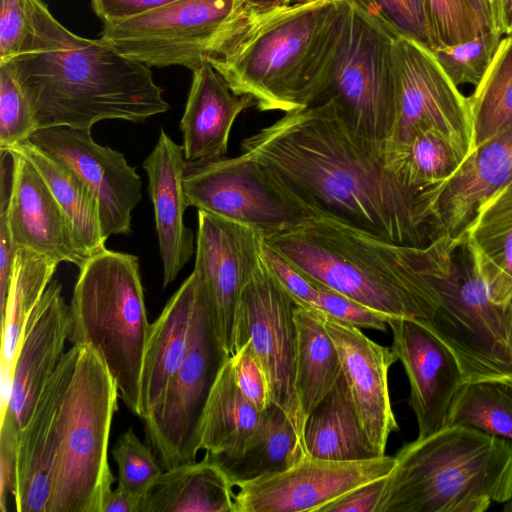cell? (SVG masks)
Instances as JSON below:
<instances>
[{
  "mask_svg": "<svg viewBox=\"0 0 512 512\" xmlns=\"http://www.w3.org/2000/svg\"><path fill=\"white\" fill-rule=\"evenodd\" d=\"M241 148L308 218L401 245L426 247L435 239L433 187L415 185L385 141L350 127L330 101L285 113Z\"/></svg>",
  "mask_w": 512,
  "mask_h": 512,
  "instance_id": "6da1fadb",
  "label": "cell"
},
{
  "mask_svg": "<svg viewBox=\"0 0 512 512\" xmlns=\"http://www.w3.org/2000/svg\"><path fill=\"white\" fill-rule=\"evenodd\" d=\"M264 242L311 282L389 317L421 321L437 303L436 279L450 237L408 246L331 219L307 218Z\"/></svg>",
  "mask_w": 512,
  "mask_h": 512,
  "instance_id": "7a4b0ae2",
  "label": "cell"
},
{
  "mask_svg": "<svg viewBox=\"0 0 512 512\" xmlns=\"http://www.w3.org/2000/svg\"><path fill=\"white\" fill-rule=\"evenodd\" d=\"M347 0L291 5L252 0L242 27L208 59L262 112L307 107L342 37Z\"/></svg>",
  "mask_w": 512,
  "mask_h": 512,
  "instance_id": "3957f363",
  "label": "cell"
},
{
  "mask_svg": "<svg viewBox=\"0 0 512 512\" xmlns=\"http://www.w3.org/2000/svg\"><path fill=\"white\" fill-rule=\"evenodd\" d=\"M4 63L25 94L37 129L91 130L106 119L140 123L169 109L150 68L100 39Z\"/></svg>",
  "mask_w": 512,
  "mask_h": 512,
  "instance_id": "277c9868",
  "label": "cell"
},
{
  "mask_svg": "<svg viewBox=\"0 0 512 512\" xmlns=\"http://www.w3.org/2000/svg\"><path fill=\"white\" fill-rule=\"evenodd\" d=\"M512 497V441L447 424L404 444L376 512H484Z\"/></svg>",
  "mask_w": 512,
  "mask_h": 512,
  "instance_id": "5b68a950",
  "label": "cell"
},
{
  "mask_svg": "<svg viewBox=\"0 0 512 512\" xmlns=\"http://www.w3.org/2000/svg\"><path fill=\"white\" fill-rule=\"evenodd\" d=\"M79 270L69 305L67 340L96 351L116 383L119 398L140 417L150 324L138 257L106 248Z\"/></svg>",
  "mask_w": 512,
  "mask_h": 512,
  "instance_id": "8992f818",
  "label": "cell"
},
{
  "mask_svg": "<svg viewBox=\"0 0 512 512\" xmlns=\"http://www.w3.org/2000/svg\"><path fill=\"white\" fill-rule=\"evenodd\" d=\"M118 398L116 383L96 351L79 347L58 414L48 512H102L115 481L107 456Z\"/></svg>",
  "mask_w": 512,
  "mask_h": 512,
  "instance_id": "52a82bcc",
  "label": "cell"
},
{
  "mask_svg": "<svg viewBox=\"0 0 512 512\" xmlns=\"http://www.w3.org/2000/svg\"><path fill=\"white\" fill-rule=\"evenodd\" d=\"M436 290L434 309L418 322L450 350L464 383L512 390V302L491 300L466 234L452 238Z\"/></svg>",
  "mask_w": 512,
  "mask_h": 512,
  "instance_id": "ba28073f",
  "label": "cell"
},
{
  "mask_svg": "<svg viewBox=\"0 0 512 512\" xmlns=\"http://www.w3.org/2000/svg\"><path fill=\"white\" fill-rule=\"evenodd\" d=\"M396 37L347 0L340 43L308 106L330 101L350 127L370 139L386 141L396 115Z\"/></svg>",
  "mask_w": 512,
  "mask_h": 512,
  "instance_id": "9c48e42d",
  "label": "cell"
},
{
  "mask_svg": "<svg viewBox=\"0 0 512 512\" xmlns=\"http://www.w3.org/2000/svg\"><path fill=\"white\" fill-rule=\"evenodd\" d=\"M252 0H176L113 24L99 39L150 67H199L242 27Z\"/></svg>",
  "mask_w": 512,
  "mask_h": 512,
  "instance_id": "30bf717a",
  "label": "cell"
},
{
  "mask_svg": "<svg viewBox=\"0 0 512 512\" xmlns=\"http://www.w3.org/2000/svg\"><path fill=\"white\" fill-rule=\"evenodd\" d=\"M229 358L203 279L187 354L161 399L143 420L148 444L164 470L196 461L201 450L204 409Z\"/></svg>",
  "mask_w": 512,
  "mask_h": 512,
  "instance_id": "8fae6325",
  "label": "cell"
},
{
  "mask_svg": "<svg viewBox=\"0 0 512 512\" xmlns=\"http://www.w3.org/2000/svg\"><path fill=\"white\" fill-rule=\"evenodd\" d=\"M396 115L385 141L393 160L404 161L416 133L433 130L466 157L473 148L468 102L444 71L433 50L416 39L397 36L394 44Z\"/></svg>",
  "mask_w": 512,
  "mask_h": 512,
  "instance_id": "7c38bea8",
  "label": "cell"
},
{
  "mask_svg": "<svg viewBox=\"0 0 512 512\" xmlns=\"http://www.w3.org/2000/svg\"><path fill=\"white\" fill-rule=\"evenodd\" d=\"M296 307V301L275 276L262 252L240 295L234 352L245 343L250 345L266 373L272 403L286 414L304 447L305 423L295 387Z\"/></svg>",
  "mask_w": 512,
  "mask_h": 512,
  "instance_id": "4fadbf2b",
  "label": "cell"
},
{
  "mask_svg": "<svg viewBox=\"0 0 512 512\" xmlns=\"http://www.w3.org/2000/svg\"><path fill=\"white\" fill-rule=\"evenodd\" d=\"M183 189L189 206L253 227L264 236L308 218L243 152L232 158L187 163Z\"/></svg>",
  "mask_w": 512,
  "mask_h": 512,
  "instance_id": "5bb4252c",
  "label": "cell"
},
{
  "mask_svg": "<svg viewBox=\"0 0 512 512\" xmlns=\"http://www.w3.org/2000/svg\"><path fill=\"white\" fill-rule=\"evenodd\" d=\"M394 456L332 461L304 455L289 468L242 483L234 492L235 512H320L346 493L386 477Z\"/></svg>",
  "mask_w": 512,
  "mask_h": 512,
  "instance_id": "9a60e30c",
  "label": "cell"
},
{
  "mask_svg": "<svg viewBox=\"0 0 512 512\" xmlns=\"http://www.w3.org/2000/svg\"><path fill=\"white\" fill-rule=\"evenodd\" d=\"M29 140L69 167L92 192L105 240L131 232V212L142 198V181L121 152L96 143L91 130L67 126L37 129Z\"/></svg>",
  "mask_w": 512,
  "mask_h": 512,
  "instance_id": "2e32d148",
  "label": "cell"
},
{
  "mask_svg": "<svg viewBox=\"0 0 512 512\" xmlns=\"http://www.w3.org/2000/svg\"><path fill=\"white\" fill-rule=\"evenodd\" d=\"M264 234L247 225L198 210L197 268L205 281L219 334L234 353L235 316L243 287L263 252Z\"/></svg>",
  "mask_w": 512,
  "mask_h": 512,
  "instance_id": "e0dca14e",
  "label": "cell"
},
{
  "mask_svg": "<svg viewBox=\"0 0 512 512\" xmlns=\"http://www.w3.org/2000/svg\"><path fill=\"white\" fill-rule=\"evenodd\" d=\"M391 348L407 374L409 403L416 416L418 437L447 425L451 404L464 384L450 350L414 318H390Z\"/></svg>",
  "mask_w": 512,
  "mask_h": 512,
  "instance_id": "ac0fdd59",
  "label": "cell"
},
{
  "mask_svg": "<svg viewBox=\"0 0 512 512\" xmlns=\"http://www.w3.org/2000/svg\"><path fill=\"white\" fill-rule=\"evenodd\" d=\"M320 313L338 351L362 428L374 450L385 455L389 436L399 430L388 384L397 357L391 347L376 343L361 328Z\"/></svg>",
  "mask_w": 512,
  "mask_h": 512,
  "instance_id": "d6986e66",
  "label": "cell"
},
{
  "mask_svg": "<svg viewBox=\"0 0 512 512\" xmlns=\"http://www.w3.org/2000/svg\"><path fill=\"white\" fill-rule=\"evenodd\" d=\"M512 186V126L475 147L458 170L431 190L435 239L465 235L482 206Z\"/></svg>",
  "mask_w": 512,
  "mask_h": 512,
  "instance_id": "ffe728a7",
  "label": "cell"
},
{
  "mask_svg": "<svg viewBox=\"0 0 512 512\" xmlns=\"http://www.w3.org/2000/svg\"><path fill=\"white\" fill-rule=\"evenodd\" d=\"M13 158L8 225L14 246L81 268L88 256L64 210L32 162L9 150Z\"/></svg>",
  "mask_w": 512,
  "mask_h": 512,
  "instance_id": "44dd1931",
  "label": "cell"
},
{
  "mask_svg": "<svg viewBox=\"0 0 512 512\" xmlns=\"http://www.w3.org/2000/svg\"><path fill=\"white\" fill-rule=\"evenodd\" d=\"M79 347L72 346L48 380L19 434L12 497L18 512H48L59 410Z\"/></svg>",
  "mask_w": 512,
  "mask_h": 512,
  "instance_id": "7402d4cb",
  "label": "cell"
},
{
  "mask_svg": "<svg viewBox=\"0 0 512 512\" xmlns=\"http://www.w3.org/2000/svg\"><path fill=\"white\" fill-rule=\"evenodd\" d=\"M68 311L62 285L51 281L28 319L16 358L9 401L1 410L14 417L20 431L66 353Z\"/></svg>",
  "mask_w": 512,
  "mask_h": 512,
  "instance_id": "603a6c76",
  "label": "cell"
},
{
  "mask_svg": "<svg viewBox=\"0 0 512 512\" xmlns=\"http://www.w3.org/2000/svg\"><path fill=\"white\" fill-rule=\"evenodd\" d=\"M187 163L183 146L161 129L155 147L142 165L148 175V192L154 207L163 288L176 279L194 253L193 232L184 223V212L189 206L183 189Z\"/></svg>",
  "mask_w": 512,
  "mask_h": 512,
  "instance_id": "cb8c5ba5",
  "label": "cell"
},
{
  "mask_svg": "<svg viewBox=\"0 0 512 512\" xmlns=\"http://www.w3.org/2000/svg\"><path fill=\"white\" fill-rule=\"evenodd\" d=\"M192 84L180 121L183 150L188 163L225 156L234 121L255 106L247 95L236 94L226 80L204 62L193 71Z\"/></svg>",
  "mask_w": 512,
  "mask_h": 512,
  "instance_id": "d4e9b609",
  "label": "cell"
},
{
  "mask_svg": "<svg viewBox=\"0 0 512 512\" xmlns=\"http://www.w3.org/2000/svg\"><path fill=\"white\" fill-rule=\"evenodd\" d=\"M202 283V274L194 267L160 316L150 324L141 373L142 420L159 402L187 354Z\"/></svg>",
  "mask_w": 512,
  "mask_h": 512,
  "instance_id": "484cf974",
  "label": "cell"
},
{
  "mask_svg": "<svg viewBox=\"0 0 512 512\" xmlns=\"http://www.w3.org/2000/svg\"><path fill=\"white\" fill-rule=\"evenodd\" d=\"M234 486L208 453L164 470L143 497L140 512H235Z\"/></svg>",
  "mask_w": 512,
  "mask_h": 512,
  "instance_id": "4316f807",
  "label": "cell"
},
{
  "mask_svg": "<svg viewBox=\"0 0 512 512\" xmlns=\"http://www.w3.org/2000/svg\"><path fill=\"white\" fill-rule=\"evenodd\" d=\"M306 454L332 461H357L380 456L370 444L343 375L305 422Z\"/></svg>",
  "mask_w": 512,
  "mask_h": 512,
  "instance_id": "83f0119b",
  "label": "cell"
},
{
  "mask_svg": "<svg viewBox=\"0 0 512 512\" xmlns=\"http://www.w3.org/2000/svg\"><path fill=\"white\" fill-rule=\"evenodd\" d=\"M58 264L29 249L16 250L5 311L1 316V409L9 401L16 358L28 319Z\"/></svg>",
  "mask_w": 512,
  "mask_h": 512,
  "instance_id": "f1b7e54d",
  "label": "cell"
},
{
  "mask_svg": "<svg viewBox=\"0 0 512 512\" xmlns=\"http://www.w3.org/2000/svg\"><path fill=\"white\" fill-rule=\"evenodd\" d=\"M466 238L491 300L498 305L512 302V186L480 209Z\"/></svg>",
  "mask_w": 512,
  "mask_h": 512,
  "instance_id": "f546056e",
  "label": "cell"
},
{
  "mask_svg": "<svg viewBox=\"0 0 512 512\" xmlns=\"http://www.w3.org/2000/svg\"><path fill=\"white\" fill-rule=\"evenodd\" d=\"M262 413L237 386L228 359L204 409L200 449L218 463L236 457L256 431Z\"/></svg>",
  "mask_w": 512,
  "mask_h": 512,
  "instance_id": "4dcf8cb0",
  "label": "cell"
},
{
  "mask_svg": "<svg viewBox=\"0 0 512 512\" xmlns=\"http://www.w3.org/2000/svg\"><path fill=\"white\" fill-rule=\"evenodd\" d=\"M295 322V387L305 423L309 414L336 384L342 374V367L336 346L325 329L319 310L297 304Z\"/></svg>",
  "mask_w": 512,
  "mask_h": 512,
  "instance_id": "1f68e13d",
  "label": "cell"
},
{
  "mask_svg": "<svg viewBox=\"0 0 512 512\" xmlns=\"http://www.w3.org/2000/svg\"><path fill=\"white\" fill-rule=\"evenodd\" d=\"M10 150L21 153L37 168L68 217L87 256L104 251L106 240L102 235L98 202L79 176L29 139Z\"/></svg>",
  "mask_w": 512,
  "mask_h": 512,
  "instance_id": "d6a6232c",
  "label": "cell"
},
{
  "mask_svg": "<svg viewBox=\"0 0 512 512\" xmlns=\"http://www.w3.org/2000/svg\"><path fill=\"white\" fill-rule=\"evenodd\" d=\"M0 63L15 57L86 45L50 13L41 0H0Z\"/></svg>",
  "mask_w": 512,
  "mask_h": 512,
  "instance_id": "836d02e7",
  "label": "cell"
},
{
  "mask_svg": "<svg viewBox=\"0 0 512 512\" xmlns=\"http://www.w3.org/2000/svg\"><path fill=\"white\" fill-rule=\"evenodd\" d=\"M304 455L305 449L292 423L272 403L263 411L258 427L244 449L236 457L219 464L236 487L283 471Z\"/></svg>",
  "mask_w": 512,
  "mask_h": 512,
  "instance_id": "e575fe53",
  "label": "cell"
},
{
  "mask_svg": "<svg viewBox=\"0 0 512 512\" xmlns=\"http://www.w3.org/2000/svg\"><path fill=\"white\" fill-rule=\"evenodd\" d=\"M473 148L512 126V34L504 35L474 92L468 97Z\"/></svg>",
  "mask_w": 512,
  "mask_h": 512,
  "instance_id": "d590c367",
  "label": "cell"
},
{
  "mask_svg": "<svg viewBox=\"0 0 512 512\" xmlns=\"http://www.w3.org/2000/svg\"><path fill=\"white\" fill-rule=\"evenodd\" d=\"M447 424L468 425L512 441V390L493 382L464 383Z\"/></svg>",
  "mask_w": 512,
  "mask_h": 512,
  "instance_id": "8d00e7d4",
  "label": "cell"
},
{
  "mask_svg": "<svg viewBox=\"0 0 512 512\" xmlns=\"http://www.w3.org/2000/svg\"><path fill=\"white\" fill-rule=\"evenodd\" d=\"M466 156L445 136L422 130L415 134L405 154V169L411 181L431 188L448 180Z\"/></svg>",
  "mask_w": 512,
  "mask_h": 512,
  "instance_id": "74e56055",
  "label": "cell"
},
{
  "mask_svg": "<svg viewBox=\"0 0 512 512\" xmlns=\"http://www.w3.org/2000/svg\"><path fill=\"white\" fill-rule=\"evenodd\" d=\"M421 3L432 50L472 40L488 30L471 0H421Z\"/></svg>",
  "mask_w": 512,
  "mask_h": 512,
  "instance_id": "f35d334b",
  "label": "cell"
},
{
  "mask_svg": "<svg viewBox=\"0 0 512 512\" xmlns=\"http://www.w3.org/2000/svg\"><path fill=\"white\" fill-rule=\"evenodd\" d=\"M503 34L484 30L472 40L439 46L433 52L456 86L480 82L489 67Z\"/></svg>",
  "mask_w": 512,
  "mask_h": 512,
  "instance_id": "ab89813d",
  "label": "cell"
},
{
  "mask_svg": "<svg viewBox=\"0 0 512 512\" xmlns=\"http://www.w3.org/2000/svg\"><path fill=\"white\" fill-rule=\"evenodd\" d=\"M112 455L118 486L141 499L164 472L151 447L142 443L132 428L118 438Z\"/></svg>",
  "mask_w": 512,
  "mask_h": 512,
  "instance_id": "60d3db41",
  "label": "cell"
},
{
  "mask_svg": "<svg viewBox=\"0 0 512 512\" xmlns=\"http://www.w3.org/2000/svg\"><path fill=\"white\" fill-rule=\"evenodd\" d=\"M36 130L25 94L11 69L0 63V151L30 139Z\"/></svg>",
  "mask_w": 512,
  "mask_h": 512,
  "instance_id": "b9f144b4",
  "label": "cell"
},
{
  "mask_svg": "<svg viewBox=\"0 0 512 512\" xmlns=\"http://www.w3.org/2000/svg\"><path fill=\"white\" fill-rule=\"evenodd\" d=\"M397 36L429 45L421 0H348Z\"/></svg>",
  "mask_w": 512,
  "mask_h": 512,
  "instance_id": "7bdbcfd3",
  "label": "cell"
},
{
  "mask_svg": "<svg viewBox=\"0 0 512 512\" xmlns=\"http://www.w3.org/2000/svg\"><path fill=\"white\" fill-rule=\"evenodd\" d=\"M13 158L10 152L1 151L0 176V312L4 314L12 278L16 248L8 225V204L11 193Z\"/></svg>",
  "mask_w": 512,
  "mask_h": 512,
  "instance_id": "ee69618b",
  "label": "cell"
},
{
  "mask_svg": "<svg viewBox=\"0 0 512 512\" xmlns=\"http://www.w3.org/2000/svg\"><path fill=\"white\" fill-rule=\"evenodd\" d=\"M234 379L241 392L261 412L271 404L266 373L248 343L243 344L229 358Z\"/></svg>",
  "mask_w": 512,
  "mask_h": 512,
  "instance_id": "f6af8a7d",
  "label": "cell"
},
{
  "mask_svg": "<svg viewBox=\"0 0 512 512\" xmlns=\"http://www.w3.org/2000/svg\"><path fill=\"white\" fill-rule=\"evenodd\" d=\"M313 284L318 288V294L312 308L359 328L386 331L392 317L369 309L324 286Z\"/></svg>",
  "mask_w": 512,
  "mask_h": 512,
  "instance_id": "bcb514c9",
  "label": "cell"
},
{
  "mask_svg": "<svg viewBox=\"0 0 512 512\" xmlns=\"http://www.w3.org/2000/svg\"><path fill=\"white\" fill-rule=\"evenodd\" d=\"M0 427V509L7 510L8 494L12 495L15 481L17 446L20 430L14 417L1 413Z\"/></svg>",
  "mask_w": 512,
  "mask_h": 512,
  "instance_id": "7dc6e473",
  "label": "cell"
},
{
  "mask_svg": "<svg viewBox=\"0 0 512 512\" xmlns=\"http://www.w3.org/2000/svg\"><path fill=\"white\" fill-rule=\"evenodd\" d=\"M263 254L275 276L291 294L296 303L302 306L313 307L318 294L316 285L299 273L281 255L266 245L265 242Z\"/></svg>",
  "mask_w": 512,
  "mask_h": 512,
  "instance_id": "c3c4849f",
  "label": "cell"
},
{
  "mask_svg": "<svg viewBox=\"0 0 512 512\" xmlns=\"http://www.w3.org/2000/svg\"><path fill=\"white\" fill-rule=\"evenodd\" d=\"M176 0H91L94 13L104 24H113L147 13Z\"/></svg>",
  "mask_w": 512,
  "mask_h": 512,
  "instance_id": "681fc988",
  "label": "cell"
},
{
  "mask_svg": "<svg viewBox=\"0 0 512 512\" xmlns=\"http://www.w3.org/2000/svg\"><path fill=\"white\" fill-rule=\"evenodd\" d=\"M385 478L372 481L346 493L323 507L320 512H376L384 490Z\"/></svg>",
  "mask_w": 512,
  "mask_h": 512,
  "instance_id": "f907efd6",
  "label": "cell"
},
{
  "mask_svg": "<svg viewBox=\"0 0 512 512\" xmlns=\"http://www.w3.org/2000/svg\"><path fill=\"white\" fill-rule=\"evenodd\" d=\"M142 499L117 486L106 496L102 512H140Z\"/></svg>",
  "mask_w": 512,
  "mask_h": 512,
  "instance_id": "816d5d0a",
  "label": "cell"
},
{
  "mask_svg": "<svg viewBox=\"0 0 512 512\" xmlns=\"http://www.w3.org/2000/svg\"><path fill=\"white\" fill-rule=\"evenodd\" d=\"M500 18L503 34H512V0H500Z\"/></svg>",
  "mask_w": 512,
  "mask_h": 512,
  "instance_id": "f5cc1de1",
  "label": "cell"
},
{
  "mask_svg": "<svg viewBox=\"0 0 512 512\" xmlns=\"http://www.w3.org/2000/svg\"><path fill=\"white\" fill-rule=\"evenodd\" d=\"M255 1L267 2V3H272V4L291 5V4H297V3H308V2L323 1V0H255Z\"/></svg>",
  "mask_w": 512,
  "mask_h": 512,
  "instance_id": "db71d44e",
  "label": "cell"
},
{
  "mask_svg": "<svg viewBox=\"0 0 512 512\" xmlns=\"http://www.w3.org/2000/svg\"><path fill=\"white\" fill-rule=\"evenodd\" d=\"M503 512H512V497L504 503Z\"/></svg>",
  "mask_w": 512,
  "mask_h": 512,
  "instance_id": "11a10c76",
  "label": "cell"
}]
</instances>
